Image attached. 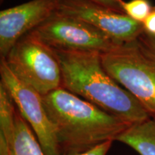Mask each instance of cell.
<instances>
[{"label":"cell","instance_id":"cell-4","mask_svg":"<svg viewBox=\"0 0 155 155\" xmlns=\"http://www.w3.org/2000/svg\"><path fill=\"white\" fill-rule=\"evenodd\" d=\"M4 59L15 76L42 96L62 86L61 66L53 50L30 33L21 38Z\"/></svg>","mask_w":155,"mask_h":155},{"label":"cell","instance_id":"cell-5","mask_svg":"<svg viewBox=\"0 0 155 155\" xmlns=\"http://www.w3.org/2000/svg\"><path fill=\"white\" fill-rule=\"evenodd\" d=\"M30 35L54 50L106 53L121 42L92 25L56 12Z\"/></svg>","mask_w":155,"mask_h":155},{"label":"cell","instance_id":"cell-16","mask_svg":"<svg viewBox=\"0 0 155 155\" xmlns=\"http://www.w3.org/2000/svg\"><path fill=\"white\" fill-rule=\"evenodd\" d=\"M142 25L145 32L155 37V7Z\"/></svg>","mask_w":155,"mask_h":155},{"label":"cell","instance_id":"cell-17","mask_svg":"<svg viewBox=\"0 0 155 155\" xmlns=\"http://www.w3.org/2000/svg\"><path fill=\"white\" fill-rule=\"evenodd\" d=\"M4 1H5V0H0V2H1V4H2Z\"/></svg>","mask_w":155,"mask_h":155},{"label":"cell","instance_id":"cell-14","mask_svg":"<svg viewBox=\"0 0 155 155\" xmlns=\"http://www.w3.org/2000/svg\"><path fill=\"white\" fill-rule=\"evenodd\" d=\"M114 141H108L102 144L97 145L94 148L79 153H69V154H64L63 155H106L108 150L111 148Z\"/></svg>","mask_w":155,"mask_h":155},{"label":"cell","instance_id":"cell-12","mask_svg":"<svg viewBox=\"0 0 155 155\" xmlns=\"http://www.w3.org/2000/svg\"><path fill=\"white\" fill-rule=\"evenodd\" d=\"M125 14L136 22L143 23L152 12L154 7L150 0H130L123 5Z\"/></svg>","mask_w":155,"mask_h":155},{"label":"cell","instance_id":"cell-10","mask_svg":"<svg viewBox=\"0 0 155 155\" xmlns=\"http://www.w3.org/2000/svg\"><path fill=\"white\" fill-rule=\"evenodd\" d=\"M140 155H155V120L150 119L129 127L117 137Z\"/></svg>","mask_w":155,"mask_h":155},{"label":"cell","instance_id":"cell-3","mask_svg":"<svg viewBox=\"0 0 155 155\" xmlns=\"http://www.w3.org/2000/svg\"><path fill=\"white\" fill-rule=\"evenodd\" d=\"M101 57L108 74L155 120V63L141 51L137 40L121 43Z\"/></svg>","mask_w":155,"mask_h":155},{"label":"cell","instance_id":"cell-11","mask_svg":"<svg viewBox=\"0 0 155 155\" xmlns=\"http://www.w3.org/2000/svg\"><path fill=\"white\" fill-rule=\"evenodd\" d=\"M17 106L8 88L0 81V155H8L15 125Z\"/></svg>","mask_w":155,"mask_h":155},{"label":"cell","instance_id":"cell-13","mask_svg":"<svg viewBox=\"0 0 155 155\" xmlns=\"http://www.w3.org/2000/svg\"><path fill=\"white\" fill-rule=\"evenodd\" d=\"M137 43L144 55L155 63V37L144 32L137 39Z\"/></svg>","mask_w":155,"mask_h":155},{"label":"cell","instance_id":"cell-7","mask_svg":"<svg viewBox=\"0 0 155 155\" xmlns=\"http://www.w3.org/2000/svg\"><path fill=\"white\" fill-rule=\"evenodd\" d=\"M57 11L92 25L121 43L134 42L144 32L142 23L91 0H60Z\"/></svg>","mask_w":155,"mask_h":155},{"label":"cell","instance_id":"cell-9","mask_svg":"<svg viewBox=\"0 0 155 155\" xmlns=\"http://www.w3.org/2000/svg\"><path fill=\"white\" fill-rule=\"evenodd\" d=\"M31 129L17 108L14 133L8 144V155H45Z\"/></svg>","mask_w":155,"mask_h":155},{"label":"cell","instance_id":"cell-1","mask_svg":"<svg viewBox=\"0 0 155 155\" xmlns=\"http://www.w3.org/2000/svg\"><path fill=\"white\" fill-rule=\"evenodd\" d=\"M53 50L62 88L133 125L151 119L139 102L104 68L101 53Z\"/></svg>","mask_w":155,"mask_h":155},{"label":"cell","instance_id":"cell-2","mask_svg":"<svg viewBox=\"0 0 155 155\" xmlns=\"http://www.w3.org/2000/svg\"><path fill=\"white\" fill-rule=\"evenodd\" d=\"M42 101L55 127L61 155L116 141L131 126L62 87L42 96Z\"/></svg>","mask_w":155,"mask_h":155},{"label":"cell","instance_id":"cell-15","mask_svg":"<svg viewBox=\"0 0 155 155\" xmlns=\"http://www.w3.org/2000/svg\"><path fill=\"white\" fill-rule=\"evenodd\" d=\"M91 1L100 4L104 7L113 9L118 12L125 14L123 8L124 3V0H91Z\"/></svg>","mask_w":155,"mask_h":155},{"label":"cell","instance_id":"cell-6","mask_svg":"<svg viewBox=\"0 0 155 155\" xmlns=\"http://www.w3.org/2000/svg\"><path fill=\"white\" fill-rule=\"evenodd\" d=\"M1 81L8 88L21 115L33 130L45 155H61L55 127L45 108L42 96L15 76L4 58L0 62Z\"/></svg>","mask_w":155,"mask_h":155},{"label":"cell","instance_id":"cell-8","mask_svg":"<svg viewBox=\"0 0 155 155\" xmlns=\"http://www.w3.org/2000/svg\"><path fill=\"white\" fill-rule=\"evenodd\" d=\"M60 0H31L0 12V55L5 58L23 37L32 32L58 9Z\"/></svg>","mask_w":155,"mask_h":155}]
</instances>
